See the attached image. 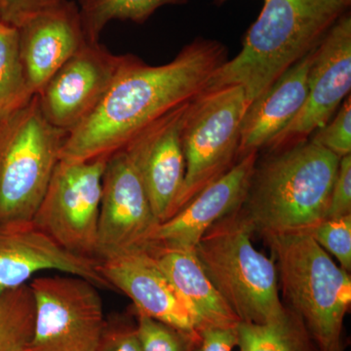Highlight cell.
Segmentation results:
<instances>
[{"mask_svg":"<svg viewBox=\"0 0 351 351\" xmlns=\"http://www.w3.org/2000/svg\"><path fill=\"white\" fill-rule=\"evenodd\" d=\"M228 60L223 43L203 38L161 66L133 55L101 103L69 132L60 160H90L124 149L147 127L204 93Z\"/></svg>","mask_w":351,"mask_h":351,"instance_id":"1","label":"cell"},{"mask_svg":"<svg viewBox=\"0 0 351 351\" xmlns=\"http://www.w3.org/2000/svg\"><path fill=\"white\" fill-rule=\"evenodd\" d=\"M258 19L245 34L239 54L228 60L206 91L243 88L250 105L285 71L317 48L346 12L339 0H263Z\"/></svg>","mask_w":351,"mask_h":351,"instance_id":"2","label":"cell"},{"mask_svg":"<svg viewBox=\"0 0 351 351\" xmlns=\"http://www.w3.org/2000/svg\"><path fill=\"white\" fill-rule=\"evenodd\" d=\"M339 158L309 140L258 157L241 209L255 232H309L327 217Z\"/></svg>","mask_w":351,"mask_h":351,"instance_id":"3","label":"cell"},{"mask_svg":"<svg viewBox=\"0 0 351 351\" xmlns=\"http://www.w3.org/2000/svg\"><path fill=\"white\" fill-rule=\"evenodd\" d=\"M288 308L306 327L318 350L341 345L351 304L350 272L341 269L308 232L267 235Z\"/></svg>","mask_w":351,"mask_h":351,"instance_id":"4","label":"cell"},{"mask_svg":"<svg viewBox=\"0 0 351 351\" xmlns=\"http://www.w3.org/2000/svg\"><path fill=\"white\" fill-rule=\"evenodd\" d=\"M255 232L241 208L215 223L195 252L207 276L241 322L262 323L286 313L274 258L252 243Z\"/></svg>","mask_w":351,"mask_h":351,"instance_id":"5","label":"cell"},{"mask_svg":"<svg viewBox=\"0 0 351 351\" xmlns=\"http://www.w3.org/2000/svg\"><path fill=\"white\" fill-rule=\"evenodd\" d=\"M68 135L44 117L36 95L0 119V221L34 218Z\"/></svg>","mask_w":351,"mask_h":351,"instance_id":"6","label":"cell"},{"mask_svg":"<svg viewBox=\"0 0 351 351\" xmlns=\"http://www.w3.org/2000/svg\"><path fill=\"white\" fill-rule=\"evenodd\" d=\"M247 107L241 86L205 91L189 104L181 134L186 175L173 215L239 160L240 127Z\"/></svg>","mask_w":351,"mask_h":351,"instance_id":"7","label":"cell"},{"mask_svg":"<svg viewBox=\"0 0 351 351\" xmlns=\"http://www.w3.org/2000/svg\"><path fill=\"white\" fill-rule=\"evenodd\" d=\"M110 156L60 160L32 221L66 250L98 260L101 181Z\"/></svg>","mask_w":351,"mask_h":351,"instance_id":"8","label":"cell"},{"mask_svg":"<svg viewBox=\"0 0 351 351\" xmlns=\"http://www.w3.org/2000/svg\"><path fill=\"white\" fill-rule=\"evenodd\" d=\"M29 284L36 304L29 351H95L107 320L99 288L64 274Z\"/></svg>","mask_w":351,"mask_h":351,"instance_id":"9","label":"cell"},{"mask_svg":"<svg viewBox=\"0 0 351 351\" xmlns=\"http://www.w3.org/2000/svg\"><path fill=\"white\" fill-rule=\"evenodd\" d=\"M133 55H114L98 43H87L69 58L36 93L44 117L71 132L89 117Z\"/></svg>","mask_w":351,"mask_h":351,"instance_id":"10","label":"cell"},{"mask_svg":"<svg viewBox=\"0 0 351 351\" xmlns=\"http://www.w3.org/2000/svg\"><path fill=\"white\" fill-rule=\"evenodd\" d=\"M307 96L294 120L267 147L274 152L308 140L350 95L351 15L346 11L314 50Z\"/></svg>","mask_w":351,"mask_h":351,"instance_id":"11","label":"cell"},{"mask_svg":"<svg viewBox=\"0 0 351 351\" xmlns=\"http://www.w3.org/2000/svg\"><path fill=\"white\" fill-rule=\"evenodd\" d=\"M159 225L137 168L124 149L110 154L101 181L98 260L147 246Z\"/></svg>","mask_w":351,"mask_h":351,"instance_id":"12","label":"cell"},{"mask_svg":"<svg viewBox=\"0 0 351 351\" xmlns=\"http://www.w3.org/2000/svg\"><path fill=\"white\" fill-rule=\"evenodd\" d=\"M99 263L66 250L32 219L0 221V294L47 270L82 277L99 289L112 290Z\"/></svg>","mask_w":351,"mask_h":351,"instance_id":"13","label":"cell"},{"mask_svg":"<svg viewBox=\"0 0 351 351\" xmlns=\"http://www.w3.org/2000/svg\"><path fill=\"white\" fill-rule=\"evenodd\" d=\"M189 103L147 127L122 149L137 168L159 223L174 214L184 184L186 161L181 134Z\"/></svg>","mask_w":351,"mask_h":351,"instance_id":"14","label":"cell"},{"mask_svg":"<svg viewBox=\"0 0 351 351\" xmlns=\"http://www.w3.org/2000/svg\"><path fill=\"white\" fill-rule=\"evenodd\" d=\"M99 270L133 302L134 311L182 331L199 335L195 320L147 247L123 249L100 258Z\"/></svg>","mask_w":351,"mask_h":351,"instance_id":"15","label":"cell"},{"mask_svg":"<svg viewBox=\"0 0 351 351\" xmlns=\"http://www.w3.org/2000/svg\"><path fill=\"white\" fill-rule=\"evenodd\" d=\"M258 157V152L241 157L232 169L201 191L170 219L159 223L145 247L195 250L215 223L242 207Z\"/></svg>","mask_w":351,"mask_h":351,"instance_id":"16","label":"cell"},{"mask_svg":"<svg viewBox=\"0 0 351 351\" xmlns=\"http://www.w3.org/2000/svg\"><path fill=\"white\" fill-rule=\"evenodd\" d=\"M21 56L32 94L36 95L88 41L77 4L63 0L25 20L17 27Z\"/></svg>","mask_w":351,"mask_h":351,"instance_id":"17","label":"cell"},{"mask_svg":"<svg viewBox=\"0 0 351 351\" xmlns=\"http://www.w3.org/2000/svg\"><path fill=\"white\" fill-rule=\"evenodd\" d=\"M313 53L285 71L247 107L240 127L239 159L267 149L304 107Z\"/></svg>","mask_w":351,"mask_h":351,"instance_id":"18","label":"cell"},{"mask_svg":"<svg viewBox=\"0 0 351 351\" xmlns=\"http://www.w3.org/2000/svg\"><path fill=\"white\" fill-rule=\"evenodd\" d=\"M195 320L199 335L208 329H234L239 316L201 267L195 250L147 247Z\"/></svg>","mask_w":351,"mask_h":351,"instance_id":"19","label":"cell"},{"mask_svg":"<svg viewBox=\"0 0 351 351\" xmlns=\"http://www.w3.org/2000/svg\"><path fill=\"white\" fill-rule=\"evenodd\" d=\"M237 332L240 351H319L301 318L288 307L269 322H240Z\"/></svg>","mask_w":351,"mask_h":351,"instance_id":"20","label":"cell"},{"mask_svg":"<svg viewBox=\"0 0 351 351\" xmlns=\"http://www.w3.org/2000/svg\"><path fill=\"white\" fill-rule=\"evenodd\" d=\"M189 0H78L83 31L90 43H98L112 21L144 24L164 6L184 5Z\"/></svg>","mask_w":351,"mask_h":351,"instance_id":"21","label":"cell"},{"mask_svg":"<svg viewBox=\"0 0 351 351\" xmlns=\"http://www.w3.org/2000/svg\"><path fill=\"white\" fill-rule=\"evenodd\" d=\"M34 96L21 56L17 27L0 22V119L19 110Z\"/></svg>","mask_w":351,"mask_h":351,"instance_id":"22","label":"cell"},{"mask_svg":"<svg viewBox=\"0 0 351 351\" xmlns=\"http://www.w3.org/2000/svg\"><path fill=\"white\" fill-rule=\"evenodd\" d=\"M36 304L29 284L0 294V351H29Z\"/></svg>","mask_w":351,"mask_h":351,"instance_id":"23","label":"cell"},{"mask_svg":"<svg viewBox=\"0 0 351 351\" xmlns=\"http://www.w3.org/2000/svg\"><path fill=\"white\" fill-rule=\"evenodd\" d=\"M134 313L143 351H199L200 335L182 331L145 314Z\"/></svg>","mask_w":351,"mask_h":351,"instance_id":"24","label":"cell"},{"mask_svg":"<svg viewBox=\"0 0 351 351\" xmlns=\"http://www.w3.org/2000/svg\"><path fill=\"white\" fill-rule=\"evenodd\" d=\"M321 248L338 260L339 267L351 270V215L325 219L308 232Z\"/></svg>","mask_w":351,"mask_h":351,"instance_id":"25","label":"cell"},{"mask_svg":"<svg viewBox=\"0 0 351 351\" xmlns=\"http://www.w3.org/2000/svg\"><path fill=\"white\" fill-rule=\"evenodd\" d=\"M308 140L332 152L339 159L351 154V97L339 107L336 117L314 132Z\"/></svg>","mask_w":351,"mask_h":351,"instance_id":"26","label":"cell"},{"mask_svg":"<svg viewBox=\"0 0 351 351\" xmlns=\"http://www.w3.org/2000/svg\"><path fill=\"white\" fill-rule=\"evenodd\" d=\"M95 351H143L137 322H131L122 316L106 320Z\"/></svg>","mask_w":351,"mask_h":351,"instance_id":"27","label":"cell"},{"mask_svg":"<svg viewBox=\"0 0 351 351\" xmlns=\"http://www.w3.org/2000/svg\"><path fill=\"white\" fill-rule=\"evenodd\" d=\"M351 215V154L339 159L326 219Z\"/></svg>","mask_w":351,"mask_h":351,"instance_id":"28","label":"cell"},{"mask_svg":"<svg viewBox=\"0 0 351 351\" xmlns=\"http://www.w3.org/2000/svg\"><path fill=\"white\" fill-rule=\"evenodd\" d=\"M63 0H0V19L18 27L25 20Z\"/></svg>","mask_w":351,"mask_h":351,"instance_id":"29","label":"cell"},{"mask_svg":"<svg viewBox=\"0 0 351 351\" xmlns=\"http://www.w3.org/2000/svg\"><path fill=\"white\" fill-rule=\"evenodd\" d=\"M237 328L205 330L200 334L199 351H232L237 346Z\"/></svg>","mask_w":351,"mask_h":351,"instance_id":"30","label":"cell"},{"mask_svg":"<svg viewBox=\"0 0 351 351\" xmlns=\"http://www.w3.org/2000/svg\"><path fill=\"white\" fill-rule=\"evenodd\" d=\"M339 2H341V5L345 7L346 10H350L351 6V0H339Z\"/></svg>","mask_w":351,"mask_h":351,"instance_id":"31","label":"cell"},{"mask_svg":"<svg viewBox=\"0 0 351 351\" xmlns=\"http://www.w3.org/2000/svg\"><path fill=\"white\" fill-rule=\"evenodd\" d=\"M327 351H343V343H341V345L336 346V348H332V350H329Z\"/></svg>","mask_w":351,"mask_h":351,"instance_id":"32","label":"cell"},{"mask_svg":"<svg viewBox=\"0 0 351 351\" xmlns=\"http://www.w3.org/2000/svg\"><path fill=\"white\" fill-rule=\"evenodd\" d=\"M226 1H228V0H214L217 5H221V4L225 3Z\"/></svg>","mask_w":351,"mask_h":351,"instance_id":"33","label":"cell"},{"mask_svg":"<svg viewBox=\"0 0 351 351\" xmlns=\"http://www.w3.org/2000/svg\"><path fill=\"white\" fill-rule=\"evenodd\" d=\"M0 22H1V19H0Z\"/></svg>","mask_w":351,"mask_h":351,"instance_id":"34","label":"cell"}]
</instances>
